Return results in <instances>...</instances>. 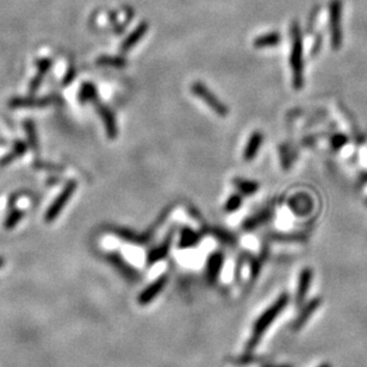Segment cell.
I'll use <instances>...</instances> for the list:
<instances>
[{"instance_id":"obj_1","label":"cell","mask_w":367,"mask_h":367,"mask_svg":"<svg viewBox=\"0 0 367 367\" xmlns=\"http://www.w3.org/2000/svg\"><path fill=\"white\" fill-rule=\"evenodd\" d=\"M289 300H290V298L288 295L280 296L279 298L277 299V302L274 303V304H273L268 310H266V311L263 312V315L258 319V322L255 323L254 332H253V338L249 341L250 349L254 348V347L256 346V343H258L260 338L262 336V334L265 333V330L272 325L273 321L277 318V316H278L279 313L283 311L284 308L288 305Z\"/></svg>"},{"instance_id":"obj_2","label":"cell","mask_w":367,"mask_h":367,"mask_svg":"<svg viewBox=\"0 0 367 367\" xmlns=\"http://www.w3.org/2000/svg\"><path fill=\"white\" fill-rule=\"evenodd\" d=\"M290 65L292 69V82L296 89L303 86V47L299 28L296 24L292 29V50L290 56Z\"/></svg>"},{"instance_id":"obj_3","label":"cell","mask_w":367,"mask_h":367,"mask_svg":"<svg viewBox=\"0 0 367 367\" xmlns=\"http://www.w3.org/2000/svg\"><path fill=\"white\" fill-rule=\"evenodd\" d=\"M191 92L200 100L205 103L213 112L217 113L219 117H225L228 115L229 110L224 103H222L213 93L208 88V86L203 82L196 81L191 85Z\"/></svg>"},{"instance_id":"obj_4","label":"cell","mask_w":367,"mask_h":367,"mask_svg":"<svg viewBox=\"0 0 367 367\" xmlns=\"http://www.w3.org/2000/svg\"><path fill=\"white\" fill-rule=\"evenodd\" d=\"M75 189H76L75 181H71V182L67 183V185L65 186V189L62 190V192L60 193V196L54 200V203H53L52 206L48 209V211H47V213H45V222L47 223L53 222L56 217L59 216V213L62 211L63 208H65L67 202L71 199V197L73 196V193H74Z\"/></svg>"},{"instance_id":"obj_5","label":"cell","mask_w":367,"mask_h":367,"mask_svg":"<svg viewBox=\"0 0 367 367\" xmlns=\"http://www.w3.org/2000/svg\"><path fill=\"white\" fill-rule=\"evenodd\" d=\"M330 29H332V44L339 48L341 44V2L333 0L330 5Z\"/></svg>"},{"instance_id":"obj_6","label":"cell","mask_w":367,"mask_h":367,"mask_svg":"<svg viewBox=\"0 0 367 367\" xmlns=\"http://www.w3.org/2000/svg\"><path fill=\"white\" fill-rule=\"evenodd\" d=\"M312 282V271L311 268L306 267V268L303 269L300 272L299 276V283H298V289H297V296H296V302L297 304H302L304 302L306 295H308L310 285H311Z\"/></svg>"},{"instance_id":"obj_7","label":"cell","mask_w":367,"mask_h":367,"mask_svg":"<svg viewBox=\"0 0 367 367\" xmlns=\"http://www.w3.org/2000/svg\"><path fill=\"white\" fill-rule=\"evenodd\" d=\"M321 303H322L321 297H315V298L309 300L308 304H306L304 308L302 309V311H300L299 316L297 317L295 323H293V328H295V329L302 328V327L304 326L306 322H308L310 316H311L312 313L315 312L317 309H318V306L321 305Z\"/></svg>"},{"instance_id":"obj_8","label":"cell","mask_w":367,"mask_h":367,"mask_svg":"<svg viewBox=\"0 0 367 367\" xmlns=\"http://www.w3.org/2000/svg\"><path fill=\"white\" fill-rule=\"evenodd\" d=\"M98 111L99 115L102 117L103 122H104L106 132H108V136L110 139H116L117 137V125H116V119L113 113L110 111L108 108H105L104 105H98Z\"/></svg>"},{"instance_id":"obj_9","label":"cell","mask_w":367,"mask_h":367,"mask_svg":"<svg viewBox=\"0 0 367 367\" xmlns=\"http://www.w3.org/2000/svg\"><path fill=\"white\" fill-rule=\"evenodd\" d=\"M262 140H263V136L261 132L260 131L253 132V135L249 137L248 143H247V146L245 148V154H243V158H245V160H247V161H250V160H253L255 158L256 154H258L260 147H261V145H262Z\"/></svg>"},{"instance_id":"obj_10","label":"cell","mask_w":367,"mask_h":367,"mask_svg":"<svg viewBox=\"0 0 367 367\" xmlns=\"http://www.w3.org/2000/svg\"><path fill=\"white\" fill-rule=\"evenodd\" d=\"M167 282L166 277H161V278L156 280L155 283H153L152 285H149V288L145 290L140 296V303L141 304H146V303H149L150 300H153L156 296L161 292V290Z\"/></svg>"},{"instance_id":"obj_11","label":"cell","mask_w":367,"mask_h":367,"mask_svg":"<svg viewBox=\"0 0 367 367\" xmlns=\"http://www.w3.org/2000/svg\"><path fill=\"white\" fill-rule=\"evenodd\" d=\"M147 30H148V24H147V23H141V24H140L137 28L133 30V31L128 36V37H126L125 41L122 43V47H121L122 52H128V50L131 49L132 47L136 44V43H139L140 39L145 36Z\"/></svg>"},{"instance_id":"obj_12","label":"cell","mask_w":367,"mask_h":367,"mask_svg":"<svg viewBox=\"0 0 367 367\" xmlns=\"http://www.w3.org/2000/svg\"><path fill=\"white\" fill-rule=\"evenodd\" d=\"M50 66H52V61H50V60L44 59L38 62V73L36 74L35 79L32 80L31 83H30V93H35L37 91V88L39 87V85H41L43 80V76H44L45 73L48 72Z\"/></svg>"},{"instance_id":"obj_13","label":"cell","mask_w":367,"mask_h":367,"mask_svg":"<svg viewBox=\"0 0 367 367\" xmlns=\"http://www.w3.org/2000/svg\"><path fill=\"white\" fill-rule=\"evenodd\" d=\"M50 102L49 98L32 99V98H15L10 102L11 108H33V106H43Z\"/></svg>"},{"instance_id":"obj_14","label":"cell","mask_w":367,"mask_h":367,"mask_svg":"<svg viewBox=\"0 0 367 367\" xmlns=\"http://www.w3.org/2000/svg\"><path fill=\"white\" fill-rule=\"evenodd\" d=\"M280 42V35L277 32H271V33H266V35L259 36L254 39V44L255 48H266V47H273L277 45Z\"/></svg>"},{"instance_id":"obj_15","label":"cell","mask_w":367,"mask_h":367,"mask_svg":"<svg viewBox=\"0 0 367 367\" xmlns=\"http://www.w3.org/2000/svg\"><path fill=\"white\" fill-rule=\"evenodd\" d=\"M235 186L243 195H253L259 189V183L254 181H247V180H239L235 182Z\"/></svg>"},{"instance_id":"obj_16","label":"cell","mask_w":367,"mask_h":367,"mask_svg":"<svg viewBox=\"0 0 367 367\" xmlns=\"http://www.w3.org/2000/svg\"><path fill=\"white\" fill-rule=\"evenodd\" d=\"M97 98V91L96 87L92 85V83H83L81 91L79 93V99L81 102H86V100H89V102H93Z\"/></svg>"},{"instance_id":"obj_17","label":"cell","mask_w":367,"mask_h":367,"mask_svg":"<svg viewBox=\"0 0 367 367\" xmlns=\"http://www.w3.org/2000/svg\"><path fill=\"white\" fill-rule=\"evenodd\" d=\"M223 263V255L221 254H213L211 258H210V262H209V276L211 278H215L217 276V273L219 272V268L222 267Z\"/></svg>"},{"instance_id":"obj_18","label":"cell","mask_w":367,"mask_h":367,"mask_svg":"<svg viewBox=\"0 0 367 367\" xmlns=\"http://www.w3.org/2000/svg\"><path fill=\"white\" fill-rule=\"evenodd\" d=\"M198 242V236L192 230L185 229L182 232L181 240H180V247H190L192 245H196Z\"/></svg>"},{"instance_id":"obj_19","label":"cell","mask_w":367,"mask_h":367,"mask_svg":"<svg viewBox=\"0 0 367 367\" xmlns=\"http://www.w3.org/2000/svg\"><path fill=\"white\" fill-rule=\"evenodd\" d=\"M23 216H24V213H23V211H21V210H13V211L10 212L8 218H6L5 228L6 229L15 228V226L18 224V222L23 218Z\"/></svg>"},{"instance_id":"obj_20","label":"cell","mask_w":367,"mask_h":367,"mask_svg":"<svg viewBox=\"0 0 367 367\" xmlns=\"http://www.w3.org/2000/svg\"><path fill=\"white\" fill-rule=\"evenodd\" d=\"M268 216H269L268 211L259 213L258 216L253 217V218H249L248 221L245 223V228L246 229H254V228H256V226H258L259 224H262L263 222H266L267 219H268Z\"/></svg>"},{"instance_id":"obj_21","label":"cell","mask_w":367,"mask_h":367,"mask_svg":"<svg viewBox=\"0 0 367 367\" xmlns=\"http://www.w3.org/2000/svg\"><path fill=\"white\" fill-rule=\"evenodd\" d=\"M26 150V146L24 145L23 142H17L16 146H15V149H13L12 153H10V154L6 156V158L3 160L2 161V165L4 163V165H6V163L11 161V160H15L16 158H18V156H21L24 154V152Z\"/></svg>"},{"instance_id":"obj_22","label":"cell","mask_w":367,"mask_h":367,"mask_svg":"<svg viewBox=\"0 0 367 367\" xmlns=\"http://www.w3.org/2000/svg\"><path fill=\"white\" fill-rule=\"evenodd\" d=\"M97 63H99V65H111L115 67L125 66V61L121 58H100Z\"/></svg>"},{"instance_id":"obj_23","label":"cell","mask_w":367,"mask_h":367,"mask_svg":"<svg viewBox=\"0 0 367 367\" xmlns=\"http://www.w3.org/2000/svg\"><path fill=\"white\" fill-rule=\"evenodd\" d=\"M240 205H241V198H240L239 196H233V197H230V198L228 199V202H226L225 210L228 212L235 211V210L238 209Z\"/></svg>"},{"instance_id":"obj_24","label":"cell","mask_w":367,"mask_h":367,"mask_svg":"<svg viewBox=\"0 0 367 367\" xmlns=\"http://www.w3.org/2000/svg\"><path fill=\"white\" fill-rule=\"evenodd\" d=\"M25 129H26V132H28L30 142H31V146L33 147V148H36V146H37V139H36L35 126H33L32 123H26Z\"/></svg>"},{"instance_id":"obj_25","label":"cell","mask_w":367,"mask_h":367,"mask_svg":"<svg viewBox=\"0 0 367 367\" xmlns=\"http://www.w3.org/2000/svg\"><path fill=\"white\" fill-rule=\"evenodd\" d=\"M319 367H332V365H330L329 362H325V363H322V365Z\"/></svg>"},{"instance_id":"obj_26","label":"cell","mask_w":367,"mask_h":367,"mask_svg":"<svg viewBox=\"0 0 367 367\" xmlns=\"http://www.w3.org/2000/svg\"><path fill=\"white\" fill-rule=\"evenodd\" d=\"M4 263H5V260L3 259V258H0V267L4 266Z\"/></svg>"},{"instance_id":"obj_27","label":"cell","mask_w":367,"mask_h":367,"mask_svg":"<svg viewBox=\"0 0 367 367\" xmlns=\"http://www.w3.org/2000/svg\"><path fill=\"white\" fill-rule=\"evenodd\" d=\"M267 367H292V366H288V365H282V366H267Z\"/></svg>"}]
</instances>
